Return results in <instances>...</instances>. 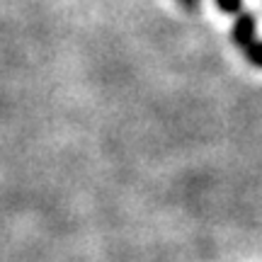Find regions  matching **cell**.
<instances>
[{"instance_id":"6da1fadb","label":"cell","mask_w":262,"mask_h":262,"mask_svg":"<svg viewBox=\"0 0 262 262\" xmlns=\"http://www.w3.org/2000/svg\"><path fill=\"white\" fill-rule=\"evenodd\" d=\"M255 39V17L253 15H241L233 25V41L243 49Z\"/></svg>"},{"instance_id":"7a4b0ae2","label":"cell","mask_w":262,"mask_h":262,"mask_svg":"<svg viewBox=\"0 0 262 262\" xmlns=\"http://www.w3.org/2000/svg\"><path fill=\"white\" fill-rule=\"evenodd\" d=\"M245 56H248V61L253 66H260L262 68V41H257V39H253L250 44H245L243 47Z\"/></svg>"},{"instance_id":"3957f363","label":"cell","mask_w":262,"mask_h":262,"mask_svg":"<svg viewBox=\"0 0 262 262\" xmlns=\"http://www.w3.org/2000/svg\"><path fill=\"white\" fill-rule=\"evenodd\" d=\"M180 3H182V5H185V8H196V5H199V0H180Z\"/></svg>"}]
</instances>
